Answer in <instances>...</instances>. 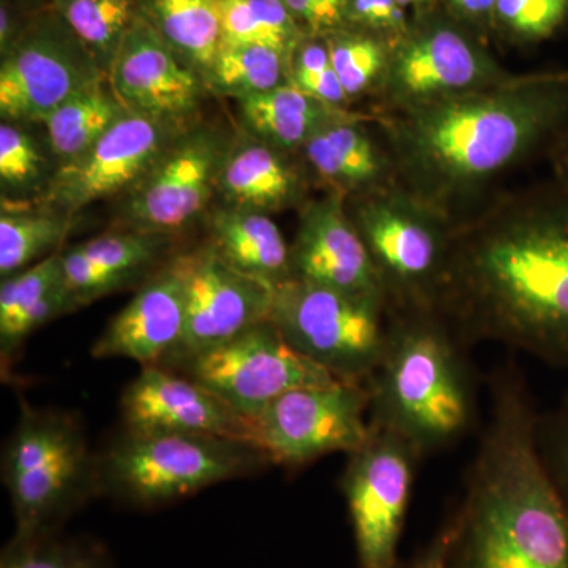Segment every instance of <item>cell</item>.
<instances>
[{
    "label": "cell",
    "instance_id": "4",
    "mask_svg": "<svg viewBox=\"0 0 568 568\" xmlns=\"http://www.w3.org/2000/svg\"><path fill=\"white\" fill-rule=\"evenodd\" d=\"M467 351L432 310L390 313L386 353L365 383L369 428L394 433L424 459L466 439L480 420Z\"/></svg>",
    "mask_w": 568,
    "mask_h": 568
},
{
    "label": "cell",
    "instance_id": "2",
    "mask_svg": "<svg viewBox=\"0 0 568 568\" xmlns=\"http://www.w3.org/2000/svg\"><path fill=\"white\" fill-rule=\"evenodd\" d=\"M379 119L395 185L448 226L489 186L568 134V69L541 71Z\"/></svg>",
    "mask_w": 568,
    "mask_h": 568
},
{
    "label": "cell",
    "instance_id": "45",
    "mask_svg": "<svg viewBox=\"0 0 568 568\" xmlns=\"http://www.w3.org/2000/svg\"><path fill=\"white\" fill-rule=\"evenodd\" d=\"M396 2H398L399 6H402L403 9H405V7L418 6V3H424L426 2V0H396Z\"/></svg>",
    "mask_w": 568,
    "mask_h": 568
},
{
    "label": "cell",
    "instance_id": "1",
    "mask_svg": "<svg viewBox=\"0 0 568 568\" xmlns=\"http://www.w3.org/2000/svg\"><path fill=\"white\" fill-rule=\"evenodd\" d=\"M433 312L467 347L499 343L568 369V181L484 204L450 227Z\"/></svg>",
    "mask_w": 568,
    "mask_h": 568
},
{
    "label": "cell",
    "instance_id": "15",
    "mask_svg": "<svg viewBox=\"0 0 568 568\" xmlns=\"http://www.w3.org/2000/svg\"><path fill=\"white\" fill-rule=\"evenodd\" d=\"M226 153L212 130H196L170 144L130 200L126 219L133 231L173 235L189 226L219 185Z\"/></svg>",
    "mask_w": 568,
    "mask_h": 568
},
{
    "label": "cell",
    "instance_id": "3",
    "mask_svg": "<svg viewBox=\"0 0 568 568\" xmlns=\"http://www.w3.org/2000/svg\"><path fill=\"white\" fill-rule=\"evenodd\" d=\"M488 392V422L452 510L447 568H568V511L538 450L528 381L508 358Z\"/></svg>",
    "mask_w": 568,
    "mask_h": 568
},
{
    "label": "cell",
    "instance_id": "21",
    "mask_svg": "<svg viewBox=\"0 0 568 568\" xmlns=\"http://www.w3.org/2000/svg\"><path fill=\"white\" fill-rule=\"evenodd\" d=\"M310 166L332 192L364 194L395 185L394 163L354 115L328 123L304 148Z\"/></svg>",
    "mask_w": 568,
    "mask_h": 568
},
{
    "label": "cell",
    "instance_id": "20",
    "mask_svg": "<svg viewBox=\"0 0 568 568\" xmlns=\"http://www.w3.org/2000/svg\"><path fill=\"white\" fill-rule=\"evenodd\" d=\"M100 78L82 52L51 37H33L3 59L0 112L7 121L41 122Z\"/></svg>",
    "mask_w": 568,
    "mask_h": 568
},
{
    "label": "cell",
    "instance_id": "41",
    "mask_svg": "<svg viewBox=\"0 0 568 568\" xmlns=\"http://www.w3.org/2000/svg\"><path fill=\"white\" fill-rule=\"evenodd\" d=\"M323 14L327 29L335 28L349 10V0H310Z\"/></svg>",
    "mask_w": 568,
    "mask_h": 568
},
{
    "label": "cell",
    "instance_id": "5",
    "mask_svg": "<svg viewBox=\"0 0 568 568\" xmlns=\"http://www.w3.org/2000/svg\"><path fill=\"white\" fill-rule=\"evenodd\" d=\"M2 478L13 508V538L61 532L100 495L99 455L92 454L80 418L21 403L17 428L2 458Z\"/></svg>",
    "mask_w": 568,
    "mask_h": 568
},
{
    "label": "cell",
    "instance_id": "42",
    "mask_svg": "<svg viewBox=\"0 0 568 568\" xmlns=\"http://www.w3.org/2000/svg\"><path fill=\"white\" fill-rule=\"evenodd\" d=\"M450 2L455 9L467 17L481 18L495 13L496 0H450Z\"/></svg>",
    "mask_w": 568,
    "mask_h": 568
},
{
    "label": "cell",
    "instance_id": "11",
    "mask_svg": "<svg viewBox=\"0 0 568 568\" xmlns=\"http://www.w3.org/2000/svg\"><path fill=\"white\" fill-rule=\"evenodd\" d=\"M173 372L192 377L250 418L293 388L336 381L297 353L271 320L183 362Z\"/></svg>",
    "mask_w": 568,
    "mask_h": 568
},
{
    "label": "cell",
    "instance_id": "38",
    "mask_svg": "<svg viewBox=\"0 0 568 568\" xmlns=\"http://www.w3.org/2000/svg\"><path fill=\"white\" fill-rule=\"evenodd\" d=\"M44 160L36 141L24 130L2 123L0 126V181L3 186L33 185L39 182Z\"/></svg>",
    "mask_w": 568,
    "mask_h": 568
},
{
    "label": "cell",
    "instance_id": "37",
    "mask_svg": "<svg viewBox=\"0 0 568 568\" xmlns=\"http://www.w3.org/2000/svg\"><path fill=\"white\" fill-rule=\"evenodd\" d=\"M537 446L545 469L568 511V388L558 405L538 414Z\"/></svg>",
    "mask_w": 568,
    "mask_h": 568
},
{
    "label": "cell",
    "instance_id": "16",
    "mask_svg": "<svg viewBox=\"0 0 568 568\" xmlns=\"http://www.w3.org/2000/svg\"><path fill=\"white\" fill-rule=\"evenodd\" d=\"M123 428L226 437L256 446L253 418L235 410L192 377L144 366L123 390Z\"/></svg>",
    "mask_w": 568,
    "mask_h": 568
},
{
    "label": "cell",
    "instance_id": "8",
    "mask_svg": "<svg viewBox=\"0 0 568 568\" xmlns=\"http://www.w3.org/2000/svg\"><path fill=\"white\" fill-rule=\"evenodd\" d=\"M349 216L383 282L390 313L433 312L450 226L396 185L355 194Z\"/></svg>",
    "mask_w": 568,
    "mask_h": 568
},
{
    "label": "cell",
    "instance_id": "31",
    "mask_svg": "<svg viewBox=\"0 0 568 568\" xmlns=\"http://www.w3.org/2000/svg\"><path fill=\"white\" fill-rule=\"evenodd\" d=\"M0 568H115L110 549L92 537L61 532L13 538L2 549Z\"/></svg>",
    "mask_w": 568,
    "mask_h": 568
},
{
    "label": "cell",
    "instance_id": "39",
    "mask_svg": "<svg viewBox=\"0 0 568 568\" xmlns=\"http://www.w3.org/2000/svg\"><path fill=\"white\" fill-rule=\"evenodd\" d=\"M347 13L373 31L392 36L407 31L405 9L396 0H349Z\"/></svg>",
    "mask_w": 568,
    "mask_h": 568
},
{
    "label": "cell",
    "instance_id": "28",
    "mask_svg": "<svg viewBox=\"0 0 568 568\" xmlns=\"http://www.w3.org/2000/svg\"><path fill=\"white\" fill-rule=\"evenodd\" d=\"M71 216L65 213L41 209H2L0 215V275L7 276L24 271L37 260L55 253L70 233Z\"/></svg>",
    "mask_w": 568,
    "mask_h": 568
},
{
    "label": "cell",
    "instance_id": "19",
    "mask_svg": "<svg viewBox=\"0 0 568 568\" xmlns=\"http://www.w3.org/2000/svg\"><path fill=\"white\" fill-rule=\"evenodd\" d=\"M186 315L183 253L170 257L104 328L92 347L95 358H129L163 365L181 343Z\"/></svg>",
    "mask_w": 568,
    "mask_h": 568
},
{
    "label": "cell",
    "instance_id": "32",
    "mask_svg": "<svg viewBox=\"0 0 568 568\" xmlns=\"http://www.w3.org/2000/svg\"><path fill=\"white\" fill-rule=\"evenodd\" d=\"M59 9L78 39L112 55L132 21V0H59Z\"/></svg>",
    "mask_w": 568,
    "mask_h": 568
},
{
    "label": "cell",
    "instance_id": "29",
    "mask_svg": "<svg viewBox=\"0 0 568 568\" xmlns=\"http://www.w3.org/2000/svg\"><path fill=\"white\" fill-rule=\"evenodd\" d=\"M223 44H263L293 62L298 29L283 0H215Z\"/></svg>",
    "mask_w": 568,
    "mask_h": 568
},
{
    "label": "cell",
    "instance_id": "18",
    "mask_svg": "<svg viewBox=\"0 0 568 568\" xmlns=\"http://www.w3.org/2000/svg\"><path fill=\"white\" fill-rule=\"evenodd\" d=\"M346 200L345 193L331 192L306 205L291 245V278L387 302L372 256L347 213Z\"/></svg>",
    "mask_w": 568,
    "mask_h": 568
},
{
    "label": "cell",
    "instance_id": "7",
    "mask_svg": "<svg viewBox=\"0 0 568 568\" xmlns=\"http://www.w3.org/2000/svg\"><path fill=\"white\" fill-rule=\"evenodd\" d=\"M271 321L297 353L336 379L366 383L386 353L384 298L291 278L274 290Z\"/></svg>",
    "mask_w": 568,
    "mask_h": 568
},
{
    "label": "cell",
    "instance_id": "22",
    "mask_svg": "<svg viewBox=\"0 0 568 568\" xmlns=\"http://www.w3.org/2000/svg\"><path fill=\"white\" fill-rule=\"evenodd\" d=\"M171 235L106 234L77 246L65 256V278L88 304L121 290L160 261L170 248Z\"/></svg>",
    "mask_w": 568,
    "mask_h": 568
},
{
    "label": "cell",
    "instance_id": "43",
    "mask_svg": "<svg viewBox=\"0 0 568 568\" xmlns=\"http://www.w3.org/2000/svg\"><path fill=\"white\" fill-rule=\"evenodd\" d=\"M549 159H551L552 168H555V175L568 181V134L560 141Z\"/></svg>",
    "mask_w": 568,
    "mask_h": 568
},
{
    "label": "cell",
    "instance_id": "35",
    "mask_svg": "<svg viewBox=\"0 0 568 568\" xmlns=\"http://www.w3.org/2000/svg\"><path fill=\"white\" fill-rule=\"evenodd\" d=\"M497 20L518 39H551L568 24V0H496Z\"/></svg>",
    "mask_w": 568,
    "mask_h": 568
},
{
    "label": "cell",
    "instance_id": "6",
    "mask_svg": "<svg viewBox=\"0 0 568 568\" xmlns=\"http://www.w3.org/2000/svg\"><path fill=\"white\" fill-rule=\"evenodd\" d=\"M265 465L264 452L242 440L123 428L99 455L100 495L152 510Z\"/></svg>",
    "mask_w": 568,
    "mask_h": 568
},
{
    "label": "cell",
    "instance_id": "23",
    "mask_svg": "<svg viewBox=\"0 0 568 568\" xmlns=\"http://www.w3.org/2000/svg\"><path fill=\"white\" fill-rule=\"evenodd\" d=\"M209 244L235 271L274 290L291 280V246L263 212L242 207L216 212Z\"/></svg>",
    "mask_w": 568,
    "mask_h": 568
},
{
    "label": "cell",
    "instance_id": "44",
    "mask_svg": "<svg viewBox=\"0 0 568 568\" xmlns=\"http://www.w3.org/2000/svg\"><path fill=\"white\" fill-rule=\"evenodd\" d=\"M10 24L9 11L6 10V7H2V13H0V41H2V47H6V40H9Z\"/></svg>",
    "mask_w": 568,
    "mask_h": 568
},
{
    "label": "cell",
    "instance_id": "26",
    "mask_svg": "<svg viewBox=\"0 0 568 568\" xmlns=\"http://www.w3.org/2000/svg\"><path fill=\"white\" fill-rule=\"evenodd\" d=\"M125 111L110 81L100 78L55 108L41 123L47 126L52 152L67 163L88 151Z\"/></svg>",
    "mask_w": 568,
    "mask_h": 568
},
{
    "label": "cell",
    "instance_id": "17",
    "mask_svg": "<svg viewBox=\"0 0 568 568\" xmlns=\"http://www.w3.org/2000/svg\"><path fill=\"white\" fill-rule=\"evenodd\" d=\"M110 85L126 111L178 126L200 104L196 71L145 22L130 26L111 58Z\"/></svg>",
    "mask_w": 568,
    "mask_h": 568
},
{
    "label": "cell",
    "instance_id": "30",
    "mask_svg": "<svg viewBox=\"0 0 568 568\" xmlns=\"http://www.w3.org/2000/svg\"><path fill=\"white\" fill-rule=\"evenodd\" d=\"M207 80L216 92L241 100L291 81V61L263 44H223Z\"/></svg>",
    "mask_w": 568,
    "mask_h": 568
},
{
    "label": "cell",
    "instance_id": "33",
    "mask_svg": "<svg viewBox=\"0 0 568 568\" xmlns=\"http://www.w3.org/2000/svg\"><path fill=\"white\" fill-rule=\"evenodd\" d=\"M332 65L347 97L368 91L383 82L388 65L386 48L381 41L364 36H345L328 41Z\"/></svg>",
    "mask_w": 568,
    "mask_h": 568
},
{
    "label": "cell",
    "instance_id": "10",
    "mask_svg": "<svg viewBox=\"0 0 568 568\" xmlns=\"http://www.w3.org/2000/svg\"><path fill=\"white\" fill-rule=\"evenodd\" d=\"M347 457L342 491L357 566L396 568L407 508L424 458L402 437L383 429H372L364 446Z\"/></svg>",
    "mask_w": 568,
    "mask_h": 568
},
{
    "label": "cell",
    "instance_id": "13",
    "mask_svg": "<svg viewBox=\"0 0 568 568\" xmlns=\"http://www.w3.org/2000/svg\"><path fill=\"white\" fill-rule=\"evenodd\" d=\"M171 126L125 111L88 151L52 175L44 209L70 215L140 183L170 148Z\"/></svg>",
    "mask_w": 568,
    "mask_h": 568
},
{
    "label": "cell",
    "instance_id": "14",
    "mask_svg": "<svg viewBox=\"0 0 568 568\" xmlns=\"http://www.w3.org/2000/svg\"><path fill=\"white\" fill-rule=\"evenodd\" d=\"M510 77L457 29L437 26L398 48L379 85L386 111H399L481 91Z\"/></svg>",
    "mask_w": 568,
    "mask_h": 568
},
{
    "label": "cell",
    "instance_id": "12",
    "mask_svg": "<svg viewBox=\"0 0 568 568\" xmlns=\"http://www.w3.org/2000/svg\"><path fill=\"white\" fill-rule=\"evenodd\" d=\"M183 257L185 328L178 349L160 365L170 369L271 320L274 304V287L235 271L211 244L183 253Z\"/></svg>",
    "mask_w": 568,
    "mask_h": 568
},
{
    "label": "cell",
    "instance_id": "24",
    "mask_svg": "<svg viewBox=\"0 0 568 568\" xmlns=\"http://www.w3.org/2000/svg\"><path fill=\"white\" fill-rule=\"evenodd\" d=\"M216 189L234 207L260 212L290 207L304 192L302 175L284 151L261 140L227 151Z\"/></svg>",
    "mask_w": 568,
    "mask_h": 568
},
{
    "label": "cell",
    "instance_id": "25",
    "mask_svg": "<svg viewBox=\"0 0 568 568\" xmlns=\"http://www.w3.org/2000/svg\"><path fill=\"white\" fill-rule=\"evenodd\" d=\"M239 104L245 125L257 140L280 151L304 148L323 126L349 115L342 108L301 91L291 81L272 91L244 97Z\"/></svg>",
    "mask_w": 568,
    "mask_h": 568
},
{
    "label": "cell",
    "instance_id": "27",
    "mask_svg": "<svg viewBox=\"0 0 568 568\" xmlns=\"http://www.w3.org/2000/svg\"><path fill=\"white\" fill-rule=\"evenodd\" d=\"M164 41L207 77L223 48L215 0H152Z\"/></svg>",
    "mask_w": 568,
    "mask_h": 568
},
{
    "label": "cell",
    "instance_id": "34",
    "mask_svg": "<svg viewBox=\"0 0 568 568\" xmlns=\"http://www.w3.org/2000/svg\"><path fill=\"white\" fill-rule=\"evenodd\" d=\"M62 282V253L59 252L20 274L3 278L0 286V327L31 308Z\"/></svg>",
    "mask_w": 568,
    "mask_h": 568
},
{
    "label": "cell",
    "instance_id": "40",
    "mask_svg": "<svg viewBox=\"0 0 568 568\" xmlns=\"http://www.w3.org/2000/svg\"><path fill=\"white\" fill-rule=\"evenodd\" d=\"M454 534L455 519L450 511L433 537L414 555V558L406 562H399L396 568H447Z\"/></svg>",
    "mask_w": 568,
    "mask_h": 568
},
{
    "label": "cell",
    "instance_id": "9",
    "mask_svg": "<svg viewBox=\"0 0 568 568\" xmlns=\"http://www.w3.org/2000/svg\"><path fill=\"white\" fill-rule=\"evenodd\" d=\"M365 383L336 379L293 388L253 418L256 447L271 465L301 469L332 454L351 455L369 435Z\"/></svg>",
    "mask_w": 568,
    "mask_h": 568
},
{
    "label": "cell",
    "instance_id": "36",
    "mask_svg": "<svg viewBox=\"0 0 568 568\" xmlns=\"http://www.w3.org/2000/svg\"><path fill=\"white\" fill-rule=\"evenodd\" d=\"M291 82L321 102L342 108L349 97L332 65L327 44L306 43L291 62Z\"/></svg>",
    "mask_w": 568,
    "mask_h": 568
}]
</instances>
